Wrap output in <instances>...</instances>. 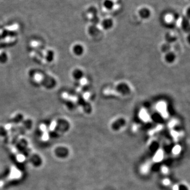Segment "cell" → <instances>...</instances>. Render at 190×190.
Segmentation results:
<instances>
[{
	"label": "cell",
	"instance_id": "cell-16",
	"mask_svg": "<svg viewBox=\"0 0 190 190\" xmlns=\"http://www.w3.org/2000/svg\"><path fill=\"white\" fill-rule=\"evenodd\" d=\"M88 12H89L90 14H91L92 15V16L97 15V14H98V10L95 6L90 7L89 9H88Z\"/></svg>",
	"mask_w": 190,
	"mask_h": 190
},
{
	"label": "cell",
	"instance_id": "cell-14",
	"mask_svg": "<svg viewBox=\"0 0 190 190\" xmlns=\"http://www.w3.org/2000/svg\"><path fill=\"white\" fill-rule=\"evenodd\" d=\"M54 57H55V55H54V53L53 52L52 50H49L47 53V55H46V60L48 62H52L53 60L54 59Z\"/></svg>",
	"mask_w": 190,
	"mask_h": 190
},
{
	"label": "cell",
	"instance_id": "cell-15",
	"mask_svg": "<svg viewBox=\"0 0 190 190\" xmlns=\"http://www.w3.org/2000/svg\"><path fill=\"white\" fill-rule=\"evenodd\" d=\"M8 60V56L6 53L4 52L0 53V63H4Z\"/></svg>",
	"mask_w": 190,
	"mask_h": 190
},
{
	"label": "cell",
	"instance_id": "cell-3",
	"mask_svg": "<svg viewBox=\"0 0 190 190\" xmlns=\"http://www.w3.org/2000/svg\"><path fill=\"white\" fill-rule=\"evenodd\" d=\"M41 81L43 85L48 88H52L56 85V80L53 79V77H50L49 76H46L43 78H42Z\"/></svg>",
	"mask_w": 190,
	"mask_h": 190
},
{
	"label": "cell",
	"instance_id": "cell-10",
	"mask_svg": "<svg viewBox=\"0 0 190 190\" xmlns=\"http://www.w3.org/2000/svg\"><path fill=\"white\" fill-rule=\"evenodd\" d=\"M103 5L105 9L110 11L114 8L115 3L113 0H105L103 3Z\"/></svg>",
	"mask_w": 190,
	"mask_h": 190
},
{
	"label": "cell",
	"instance_id": "cell-8",
	"mask_svg": "<svg viewBox=\"0 0 190 190\" xmlns=\"http://www.w3.org/2000/svg\"><path fill=\"white\" fill-rule=\"evenodd\" d=\"M100 29L97 25L91 24L88 28V35L91 37H96L100 33Z\"/></svg>",
	"mask_w": 190,
	"mask_h": 190
},
{
	"label": "cell",
	"instance_id": "cell-9",
	"mask_svg": "<svg viewBox=\"0 0 190 190\" xmlns=\"http://www.w3.org/2000/svg\"><path fill=\"white\" fill-rule=\"evenodd\" d=\"M160 50L163 54H165L168 53V51L172 50V45L168 43L165 42L163 43H162L161 46Z\"/></svg>",
	"mask_w": 190,
	"mask_h": 190
},
{
	"label": "cell",
	"instance_id": "cell-23",
	"mask_svg": "<svg viewBox=\"0 0 190 190\" xmlns=\"http://www.w3.org/2000/svg\"><path fill=\"white\" fill-rule=\"evenodd\" d=\"M173 190H178V185H174L173 187Z\"/></svg>",
	"mask_w": 190,
	"mask_h": 190
},
{
	"label": "cell",
	"instance_id": "cell-18",
	"mask_svg": "<svg viewBox=\"0 0 190 190\" xmlns=\"http://www.w3.org/2000/svg\"><path fill=\"white\" fill-rule=\"evenodd\" d=\"M188 19H189L186 18L184 19L183 20V23H182V25H183V28L184 29V30H188L189 29V21H188Z\"/></svg>",
	"mask_w": 190,
	"mask_h": 190
},
{
	"label": "cell",
	"instance_id": "cell-12",
	"mask_svg": "<svg viewBox=\"0 0 190 190\" xmlns=\"http://www.w3.org/2000/svg\"><path fill=\"white\" fill-rule=\"evenodd\" d=\"M165 38H165L166 39L165 42L170 43L171 45V43H174V42H175L176 40H177L176 36H172V35H170V34H168V35H166V36H165Z\"/></svg>",
	"mask_w": 190,
	"mask_h": 190
},
{
	"label": "cell",
	"instance_id": "cell-7",
	"mask_svg": "<svg viewBox=\"0 0 190 190\" xmlns=\"http://www.w3.org/2000/svg\"><path fill=\"white\" fill-rule=\"evenodd\" d=\"M85 73L82 69L76 68L72 72V77L76 81H80L83 79Z\"/></svg>",
	"mask_w": 190,
	"mask_h": 190
},
{
	"label": "cell",
	"instance_id": "cell-22",
	"mask_svg": "<svg viewBox=\"0 0 190 190\" xmlns=\"http://www.w3.org/2000/svg\"><path fill=\"white\" fill-rule=\"evenodd\" d=\"M162 171L164 173V174H166V173L168 172V168L166 167H163L162 168Z\"/></svg>",
	"mask_w": 190,
	"mask_h": 190
},
{
	"label": "cell",
	"instance_id": "cell-17",
	"mask_svg": "<svg viewBox=\"0 0 190 190\" xmlns=\"http://www.w3.org/2000/svg\"><path fill=\"white\" fill-rule=\"evenodd\" d=\"M91 22L92 24L97 25V24L100 22V19L98 15H94L92 16V18L91 19Z\"/></svg>",
	"mask_w": 190,
	"mask_h": 190
},
{
	"label": "cell",
	"instance_id": "cell-4",
	"mask_svg": "<svg viewBox=\"0 0 190 190\" xmlns=\"http://www.w3.org/2000/svg\"><path fill=\"white\" fill-rule=\"evenodd\" d=\"M138 13L140 18L144 20L149 19L152 15L151 11L150 8L146 7H144L140 8Z\"/></svg>",
	"mask_w": 190,
	"mask_h": 190
},
{
	"label": "cell",
	"instance_id": "cell-20",
	"mask_svg": "<svg viewBox=\"0 0 190 190\" xmlns=\"http://www.w3.org/2000/svg\"><path fill=\"white\" fill-rule=\"evenodd\" d=\"M149 170V165L146 164L143 166V168H142V171L143 173H145L148 172V171Z\"/></svg>",
	"mask_w": 190,
	"mask_h": 190
},
{
	"label": "cell",
	"instance_id": "cell-21",
	"mask_svg": "<svg viewBox=\"0 0 190 190\" xmlns=\"http://www.w3.org/2000/svg\"><path fill=\"white\" fill-rule=\"evenodd\" d=\"M163 184H164L165 185H168L170 184V180H168V179H165V180L163 181Z\"/></svg>",
	"mask_w": 190,
	"mask_h": 190
},
{
	"label": "cell",
	"instance_id": "cell-19",
	"mask_svg": "<svg viewBox=\"0 0 190 190\" xmlns=\"http://www.w3.org/2000/svg\"><path fill=\"white\" fill-rule=\"evenodd\" d=\"M181 148L180 146H175L173 149V153L175 154H178L181 151Z\"/></svg>",
	"mask_w": 190,
	"mask_h": 190
},
{
	"label": "cell",
	"instance_id": "cell-11",
	"mask_svg": "<svg viewBox=\"0 0 190 190\" xmlns=\"http://www.w3.org/2000/svg\"><path fill=\"white\" fill-rule=\"evenodd\" d=\"M125 124V120L123 118H119L116 119L113 124V127H121Z\"/></svg>",
	"mask_w": 190,
	"mask_h": 190
},
{
	"label": "cell",
	"instance_id": "cell-13",
	"mask_svg": "<svg viewBox=\"0 0 190 190\" xmlns=\"http://www.w3.org/2000/svg\"><path fill=\"white\" fill-rule=\"evenodd\" d=\"M163 157V153L162 151H158L156 153L155 155L154 156V161L155 162H159L161 161L162 160Z\"/></svg>",
	"mask_w": 190,
	"mask_h": 190
},
{
	"label": "cell",
	"instance_id": "cell-2",
	"mask_svg": "<svg viewBox=\"0 0 190 190\" xmlns=\"http://www.w3.org/2000/svg\"><path fill=\"white\" fill-rule=\"evenodd\" d=\"M178 58V56L174 51L171 50L164 54L163 60L168 65H172L175 63Z\"/></svg>",
	"mask_w": 190,
	"mask_h": 190
},
{
	"label": "cell",
	"instance_id": "cell-1",
	"mask_svg": "<svg viewBox=\"0 0 190 190\" xmlns=\"http://www.w3.org/2000/svg\"><path fill=\"white\" fill-rule=\"evenodd\" d=\"M115 90L119 95L126 97L131 94V86L126 81H119L115 86Z\"/></svg>",
	"mask_w": 190,
	"mask_h": 190
},
{
	"label": "cell",
	"instance_id": "cell-5",
	"mask_svg": "<svg viewBox=\"0 0 190 190\" xmlns=\"http://www.w3.org/2000/svg\"><path fill=\"white\" fill-rule=\"evenodd\" d=\"M114 25V22L111 18L104 19L101 21V26L104 30H110Z\"/></svg>",
	"mask_w": 190,
	"mask_h": 190
},
{
	"label": "cell",
	"instance_id": "cell-6",
	"mask_svg": "<svg viewBox=\"0 0 190 190\" xmlns=\"http://www.w3.org/2000/svg\"><path fill=\"white\" fill-rule=\"evenodd\" d=\"M72 50L73 54L78 57H80L83 56L85 51V47L83 45H81L80 43L75 44L73 46Z\"/></svg>",
	"mask_w": 190,
	"mask_h": 190
}]
</instances>
